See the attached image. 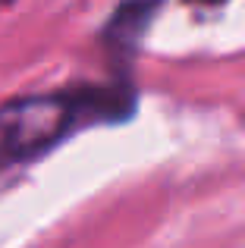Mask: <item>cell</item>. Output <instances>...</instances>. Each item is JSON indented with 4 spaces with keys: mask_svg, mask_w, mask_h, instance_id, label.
I'll use <instances>...</instances> for the list:
<instances>
[{
    "mask_svg": "<svg viewBox=\"0 0 245 248\" xmlns=\"http://www.w3.org/2000/svg\"><path fill=\"white\" fill-rule=\"evenodd\" d=\"M126 85H82L50 94H29L0 107V170L44 157L85 126L120 123L132 113Z\"/></svg>",
    "mask_w": 245,
    "mask_h": 248,
    "instance_id": "1",
    "label": "cell"
},
{
    "mask_svg": "<svg viewBox=\"0 0 245 248\" xmlns=\"http://www.w3.org/2000/svg\"><path fill=\"white\" fill-rule=\"evenodd\" d=\"M189 3H201V6H220L223 0H189Z\"/></svg>",
    "mask_w": 245,
    "mask_h": 248,
    "instance_id": "3",
    "label": "cell"
},
{
    "mask_svg": "<svg viewBox=\"0 0 245 248\" xmlns=\"http://www.w3.org/2000/svg\"><path fill=\"white\" fill-rule=\"evenodd\" d=\"M154 10H157V0H126V3L117 10V16L110 19V25H107L104 41L110 44L113 50L129 54V50L138 44L141 31L148 29Z\"/></svg>",
    "mask_w": 245,
    "mask_h": 248,
    "instance_id": "2",
    "label": "cell"
}]
</instances>
